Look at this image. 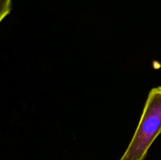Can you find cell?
Instances as JSON below:
<instances>
[{"label":"cell","mask_w":161,"mask_h":160,"mask_svg":"<svg viewBox=\"0 0 161 160\" xmlns=\"http://www.w3.org/2000/svg\"><path fill=\"white\" fill-rule=\"evenodd\" d=\"M12 10V0H0V21L4 20Z\"/></svg>","instance_id":"2"},{"label":"cell","mask_w":161,"mask_h":160,"mask_svg":"<svg viewBox=\"0 0 161 160\" xmlns=\"http://www.w3.org/2000/svg\"><path fill=\"white\" fill-rule=\"evenodd\" d=\"M161 134V86L149 91L135 134L119 160H144L156 138Z\"/></svg>","instance_id":"1"}]
</instances>
